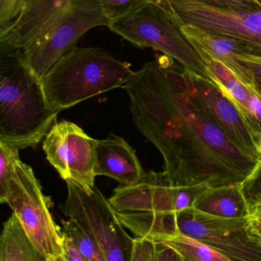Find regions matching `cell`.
Masks as SVG:
<instances>
[{
	"label": "cell",
	"mask_w": 261,
	"mask_h": 261,
	"mask_svg": "<svg viewBox=\"0 0 261 261\" xmlns=\"http://www.w3.org/2000/svg\"><path fill=\"white\" fill-rule=\"evenodd\" d=\"M133 121L160 151L176 186L241 185L258 162L244 155L191 100L183 68L157 56L123 87Z\"/></svg>",
	"instance_id": "1"
},
{
	"label": "cell",
	"mask_w": 261,
	"mask_h": 261,
	"mask_svg": "<svg viewBox=\"0 0 261 261\" xmlns=\"http://www.w3.org/2000/svg\"><path fill=\"white\" fill-rule=\"evenodd\" d=\"M58 114L22 50L0 49V143L19 149L35 147L56 123Z\"/></svg>",
	"instance_id": "2"
},
{
	"label": "cell",
	"mask_w": 261,
	"mask_h": 261,
	"mask_svg": "<svg viewBox=\"0 0 261 261\" xmlns=\"http://www.w3.org/2000/svg\"><path fill=\"white\" fill-rule=\"evenodd\" d=\"M134 73L130 64L117 60L101 48L76 47L60 58L41 80L48 105L59 113L123 88Z\"/></svg>",
	"instance_id": "3"
},
{
	"label": "cell",
	"mask_w": 261,
	"mask_h": 261,
	"mask_svg": "<svg viewBox=\"0 0 261 261\" xmlns=\"http://www.w3.org/2000/svg\"><path fill=\"white\" fill-rule=\"evenodd\" d=\"M108 27L133 45L160 51L185 69L215 82L183 34L166 0H138L128 13L112 21Z\"/></svg>",
	"instance_id": "4"
},
{
	"label": "cell",
	"mask_w": 261,
	"mask_h": 261,
	"mask_svg": "<svg viewBox=\"0 0 261 261\" xmlns=\"http://www.w3.org/2000/svg\"><path fill=\"white\" fill-rule=\"evenodd\" d=\"M248 218H217L189 208L177 213L156 214L152 227L157 234L182 233L231 261H261V243L250 234Z\"/></svg>",
	"instance_id": "5"
},
{
	"label": "cell",
	"mask_w": 261,
	"mask_h": 261,
	"mask_svg": "<svg viewBox=\"0 0 261 261\" xmlns=\"http://www.w3.org/2000/svg\"><path fill=\"white\" fill-rule=\"evenodd\" d=\"M5 203L17 217L29 238L49 259L63 255L62 230L51 215V199L42 192L33 169L16 159Z\"/></svg>",
	"instance_id": "6"
},
{
	"label": "cell",
	"mask_w": 261,
	"mask_h": 261,
	"mask_svg": "<svg viewBox=\"0 0 261 261\" xmlns=\"http://www.w3.org/2000/svg\"><path fill=\"white\" fill-rule=\"evenodd\" d=\"M180 25L230 36L261 48L259 0H166Z\"/></svg>",
	"instance_id": "7"
},
{
	"label": "cell",
	"mask_w": 261,
	"mask_h": 261,
	"mask_svg": "<svg viewBox=\"0 0 261 261\" xmlns=\"http://www.w3.org/2000/svg\"><path fill=\"white\" fill-rule=\"evenodd\" d=\"M109 24L100 0H71L50 27L22 50L24 60L42 79L60 58L77 47V42L87 32Z\"/></svg>",
	"instance_id": "8"
},
{
	"label": "cell",
	"mask_w": 261,
	"mask_h": 261,
	"mask_svg": "<svg viewBox=\"0 0 261 261\" xmlns=\"http://www.w3.org/2000/svg\"><path fill=\"white\" fill-rule=\"evenodd\" d=\"M68 198L60 209L97 243L106 261H131L134 240L117 218L109 201L97 186L91 192L67 182Z\"/></svg>",
	"instance_id": "9"
},
{
	"label": "cell",
	"mask_w": 261,
	"mask_h": 261,
	"mask_svg": "<svg viewBox=\"0 0 261 261\" xmlns=\"http://www.w3.org/2000/svg\"><path fill=\"white\" fill-rule=\"evenodd\" d=\"M97 140L72 122H56L45 137L43 149L47 160L66 182L87 192L95 186Z\"/></svg>",
	"instance_id": "10"
},
{
	"label": "cell",
	"mask_w": 261,
	"mask_h": 261,
	"mask_svg": "<svg viewBox=\"0 0 261 261\" xmlns=\"http://www.w3.org/2000/svg\"><path fill=\"white\" fill-rule=\"evenodd\" d=\"M183 74L192 103L244 155L256 162L260 160V153L248 126L220 85L185 68Z\"/></svg>",
	"instance_id": "11"
},
{
	"label": "cell",
	"mask_w": 261,
	"mask_h": 261,
	"mask_svg": "<svg viewBox=\"0 0 261 261\" xmlns=\"http://www.w3.org/2000/svg\"><path fill=\"white\" fill-rule=\"evenodd\" d=\"M181 30L195 49L201 50L218 61L246 87H255L250 62L255 56L261 53L260 47L189 25H181Z\"/></svg>",
	"instance_id": "12"
},
{
	"label": "cell",
	"mask_w": 261,
	"mask_h": 261,
	"mask_svg": "<svg viewBox=\"0 0 261 261\" xmlns=\"http://www.w3.org/2000/svg\"><path fill=\"white\" fill-rule=\"evenodd\" d=\"M71 0H25L16 20L0 31V49L24 50L68 7Z\"/></svg>",
	"instance_id": "13"
},
{
	"label": "cell",
	"mask_w": 261,
	"mask_h": 261,
	"mask_svg": "<svg viewBox=\"0 0 261 261\" xmlns=\"http://www.w3.org/2000/svg\"><path fill=\"white\" fill-rule=\"evenodd\" d=\"M195 50L215 82L239 110L261 155V88L246 87L218 61L201 50Z\"/></svg>",
	"instance_id": "14"
},
{
	"label": "cell",
	"mask_w": 261,
	"mask_h": 261,
	"mask_svg": "<svg viewBox=\"0 0 261 261\" xmlns=\"http://www.w3.org/2000/svg\"><path fill=\"white\" fill-rule=\"evenodd\" d=\"M95 174L113 178L120 186L137 184L145 175L136 151L123 137L111 134L96 141Z\"/></svg>",
	"instance_id": "15"
},
{
	"label": "cell",
	"mask_w": 261,
	"mask_h": 261,
	"mask_svg": "<svg viewBox=\"0 0 261 261\" xmlns=\"http://www.w3.org/2000/svg\"><path fill=\"white\" fill-rule=\"evenodd\" d=\"M192 208L221 218H248L250 215L241 185L207 186L198 197Z\"/></svg>",
	"instance_id": "16"
},
{
	"label": "cell",
	"mask_w": 261,
	"mask_h": 261,
	"mask_svg": "<svg viewBox=\"0 0 261 261\" xmlns=\"http://www.w3.org/2000/svg\"><path fill=\"white\" fill-rule=\"evenodd\" d=\"M32 242L13 214L4 223L0 238V261H49Z\"/></svg>",
	"instance_id": "17"
},
{
	"label": "cell",
	"mask_w": 261,
	"mask_h": 261,
	"mask_svg": "<svg viewBox=\"0 0 261 261\" xmlns=\"http://www.w3.org/2000/svg\"><path fill=\"white\" fill-rule=\"evenodd\" d=\"M149 240L171 247L181 261H231L215 249L178 232L157 235Z\"/></svg>",
	"instance_id": "18"
},
{
	"label": "cell",
	"mask_w": 261,
	"mask_h": 261,
	"mask_svg": "<svg viewBox=\"0 0 261 261\" xmlns=\"http://www.w3.org/2000/svg\"><path fill=\"white\" fill-rule=\"evenodd\" d=\"M62 232L70 240L83 257L88 261H106L94 238L75 221L62 220Z\"/></svg>",
	"instance_id": "19"
},
{
	"label": "cell",
	"mask_w": 261,
	"mask_h": 261,
	"mask_svg": "<svg viewBox=\"0 0 261 261\" xmlns=\"http://www.w3.org/2000/svg\"><path fill=\"white\" fill-rule=\"evenodd\" d=\"M19 150L0 143V202L2 204L5 203L13 164L19 157Z\"/></svg>",
	"instance_id": "20"
},
{
	"label": "cell",
	"mask_w": 261,
	"mask_h": 261,
	"mask_svg": "<svg viewBox=\"0 0 261 261\" xmlns=\"http://www.w3.org/2000/svg\"><path fill=\"white\" fill-rule=\"evenodd\" d=\"M241 186L250 211L261 206V160Z\"/></svg>",
	"instance_id": "21"
},
{
	"label": "cell",
	"mask_w": 261,
	"mask_h": 261,
	"mask_svg": "<svg viewBox=\"0 0 261 261\" xmlns=\"http://www.w3.org/2000/svg\"><path fill=\"white\" fill-rule=\"evenodd\" d=\"M25 0H0V31L7 29L22 12Z\"/></svg>",
	"instance_id": "22"
},
{
	"label": "cell",
	"mask_w": 261,
	"mask_h": 261,
	"mask_svg": "<svg viewBox=\"0 0 261 261\" xmlns=\"http://www.w3.org/2000/svg\"><path fill=\"white\" fill-rule=\"evenodd\" d=\"M138 0H100L102 10L110 23L129 11Z\"/></svg>",
	"instance_id": "23"
},
{
	"label": "cell",
	"mask_w": 261,
	"mask_h": 261,
	"mask_svg": "<svg viewBox=\"0 0 261 261\" xmlns=\"http://www.w3.org/2000/svg\"><path fill=\"white\" fill-rule=\"evenodd\" d=\"M154 248L153 241L146 238H136L131 261H154Z\"/></svg>",
	"instance_id": "24"
},
{
	"label": "cell",
	"mask_w": 261,
	"mask_h": 261,
	"mask_svg": "<svg viewBox=\"0 0 261 261\" xmlns=\"http://www.w3.org/2000/svg\"><path fill=\"white\" fill-rule=\"evenodd\" d=\"M154 244V261H181L178 253L171 247L161 243Z\"/></svg>",
	"instance_id": "25"
},
{
	"label": "cell",
	"mask_w": 261,
	"mask_h": 261,
	"mask_svg": "<svg viewBox=\"0 0 261 261\" xmlns=\"http://www.w3.org/2000/svg\"><path fill=\"white\" fill-rule=\"evenodd\" d=\"M248 227L250 234L261 243V206L250 211Z\"/></svg>",
	"instance_id": "26"
},
{
	"label": "cell",
	"mask_w": 261,
	"mask_h": 261,
	"mask_svg": "<svg viewBox=\"0 0 261 261\" xmlns=\"http://www.w3.org/2000/svg\"><path fill=\"white\" fill-rule=\"evenodd\" d=\"M62 247L63 256L65 261H88L77 251L74 244L62 232Z\"/></svg>",
	"instance_id": "27"
},
{
	"label": "cell",
	"mask_w": 261,
	"mask_h": 261,
	"mask_svg": "<svg viewBox=\"0 0 261 261\" xmlns=\"http://www.w3.org/2000/svg\"><path fill=\"white\" fill-rule=\"evenodd\" d=\"M250 69L254 86L261 88V53L256 55L250 62Z\"/></svg>",
	"instance_id": "28"
},
{
	"label": "cell",
	"mask_w": 261,
	"mask_h": 261,
	"mask_svg": "<svg viewBox=\"0 0 261 261\" xmlns=\"http://www.w3.org/2000/svg\"><path fill=\"white\" fill-rule=\"evenodd\" d=\"M49 261H65L64 259L63 256H60V257L57 258V259H50Z\"/></svg>",
	"instance_id": "29"
},
{
	"label": "cell",
	"mask_w": 261,
	"mask_h": 261,
	"mask_svg": "<svg viewBox=\"0 0 261 261\" xmlns=\"http://www.w3.org/2000/svg\"><path fill=\"white\" fill-rule=\"evenodd\" d=\"M259 3H260V4H261V0H259Z\"/></svg>",
	"instance_id": "30"
}]
</instances>
